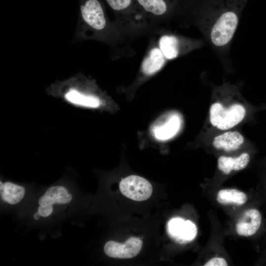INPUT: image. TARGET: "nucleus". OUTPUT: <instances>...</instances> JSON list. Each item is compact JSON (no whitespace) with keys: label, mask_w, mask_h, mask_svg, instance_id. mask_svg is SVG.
<instances>
[{"label":"nucleus","mask_w":266,"mask_h":266,"mask_svg":"<svg viewBox=\"0 0 266 266\" xmlns=\"http://www.w3.org/2000/svg\"><path fill=\"white\" fill-rule=\"evenodd\" d=\"M81 19L90 29L101 32L107 26L102 7L98 0H85L80 7Z\"/></svg>","instance_id":"4"},{"label":"nucleus","mask_w":266,"mask_h":266,"mask_svg":"<svg viewBox=\"0 0 266 266\" xmlns=\"http://www.w3.org/2000/svg\"><path fill=\"white\" fill-rule=\"evenodd\" d=\"M262 222L260 212L256 209L246 210L236 225L237 233L242 236L254 235L259 229Z\"/></svg>","instance_id":"8"},{"label":"nucleus","mask_w":266,"mask_h":266,"mask_svg":"<svg viewBox=\"0 0 266 266\" xmlns=\"http://www.w3.org/2000/svg\"><path fill=\"white\" fill-rule=\"evenodd\" d=\"M71 199V195L65 187L61 186H52L40 198L38 203L40 205L65 204L69 202Z\"/></svg>","instance_id":"12"},{"label":"nucleus","mask_w":266,"mask_h":266,"mask_svg":"<svg viewBox=\"0 0 266 266\" xmlns=\"http://www.w3.org/2000/svg\"><path fill=\"white\" fill-rule=\"evenodd\" d=\"M244 137L238 131H228L216 136L212 142L217 149L231 152L238 149L244 143Z\"/></svg>","instance_id":"10"},{"label":"nucleus","mask_w":266,"mask_h":266,"mask_svg":"<svg viewBox=\"0 0 266 266\" xmlns=\"http://www.w3.org/2000/svg\"><path fill=\"white\" fill-rule=\"evenodd\" d=\"M204 266H227V263L222 258L215 257L209 260L204 265Z\"/></svg>","instance_id":"18"},{"label":"nucleus","mask_w":266,"mask_h":266,"mask_svg":"<svg viewBox=\"0 0 266 266\" xmlns=\"http://www.w3.org/2000/svg\"><path fill=\"white\" fill-rule=\"evenodd\" d=\"M250 156L248 153H242L236 158L222 156L218 159V168L225 174H229L233 170L238 171L244 169L248 165Z\"/></svg>","instance_id":"13"},{"label":"nucleus","mask_w":266,"mask_h":266,"mask_svg":"<svg viewBox=\"0 0 266 266\" xmlns=\"http://www.w3.org/2000/svg\"><path fill=\"white\" fill-rule=\"evenodd\" d=\"M64 97L71 104L83 107L97 108L101 104L98 97L82 91L75 85L66 89L64 92Z\"/></svg>","instance_id":"9"},{"label":"nucleus","mask_w":266,"mask_h":266,"mask_svg":"<svg viewBox=\"0 0 266 266\" xmlns=\"http://www.w3.org/2000/svg\"><path fill=\"white\" fill-rule=\"evenodd\" d=\"M137 1L146 12L155 16L164 15L167 10L165 0H137Z\"/></svg>","instance_id":"16"},{"label":"nucleus","mask_w":266,"mask_h":266,"mask_svg":"<svg viewBox=\"0 0 266 266\" xmlns=\"http://www.w3.org/2000/svg\"><path fill=\"white\" fill-rule=\"evenodd\" d=\"M53 210L52 205H40L38 208V212L43 217L49 216Z\"/></svg>","instance_id":"19"},{"label":"nucleus","mask_w":266,"mask_h":266,"mask_svg":"<svg viewBox=\"0 0 266 266\" xmlns=\"http://www.w3.org/2000/svg\"><path fill=\"white\" fill-rule=\"evenodd\" d=\"M0 191L1 199L11 204L19 202L23 198L25 192L24 187L10 182L4 183L3 189Z\"/></svg>","instance_id":"14"},{"label":"nucleus","mask_w":266,"mask_h":266,"mask_svg":"<svg viewBox=\"0 0 266 266\" xmlns=\"http://www.w3.org/2000/svg\"><path fill=\"white\" fill-rule=\"evenodd\" d=\"M142 246V241L140 238L132 237L124 243L107 241L104 245V251L106 255L111 258L130 259L139 253Z\"/></svg>","instance_id":"5"},{"label":"nucleus","mask_w":266,"mask_h":266,"mask_svg":"<svg viewBox=\"0 0 266 266\" xmlns=\"http://www.w3.org/2000/svg\"><path fill=\"white\" fill-rule=\"evenodd\" d=\"M246 109L239 103L229 107L221 103H213L209 108V121L211 125L220 130H228L239 124L246 115Z\"/></svg>","instance_id":"1"},{"label":"nucleus","mask_w":266,"mask_h":266,"mask_svg":"<svg viewBox=\"0 0 266 266\" xmlns=\"http://www.w3.org/2000/svg\"><path fill=\"white\" fill-rule=\"evenodd\" d=\"M159 48L166 60H173L203 45L201 40L165 34L159 40Z\"/></svg>","instance_id":"2"},{"label":"nucleus","mask_w":266,"mask_h":266,"mask_svg":"<svg viewBox=\"0 0 266 266\" xmlns=\"http://www.w3.org/2000/svg\"><path fill=\"white\" fill-rule=\"evenodd\" d=\"M40 216H41L38 212L35 213L33 215L34 218L36 220H38L40 218Z\"/></svg>","instance_id":"20"},{"label":"nucleus","mask_w":266,"mask_h":266,"mask_svg":"<svg viewBox=\"0 0 266 266\" xmlns=\"http://www.w3.org/2000/svg\"><path fill=\"white\" fill-rule=\"evenodd\" d=\"M110 7L116 11L127 9L131 4L132 0H106Z\"/></svg>","instance_id":"17"},{"label":"nucleus","mask_w":266,"mask_h":266,"mask_svg":"<svg viewBox=\"0 0 266 266\" xmlns=\"http://www.w3.org/2000/svg\"><path fill=\"white\" fill-rule=\"evenodd\" d=\"M166 58L159 47L151 49L141 64V71L146 75H151L160 70L166 62Z\"/></svg>","instance_id":"11"},{"label":"nucleus","mask_w":266,"mask_h":266,"mask_svg":"<svg viewBox=\"0 0 266 266\" xmlns=\"http://www.w3.org/2000/svg\"><path fill=\"white\" fill-rule=\"evenodd\" d=\"M180 125V118L177 114H167L161 117L153 124L152 133L157 140L165 141L177 133Z\"/></svg>","instance_id":"6"},{"label":"nucleus","mask_w":266,"mask_h":266,"mask_svg":"<svg viewBox=\"0 0 266 266\" xmlns=\"http://www.w3.org/2000/svg\"><path fill=\"white\" fill-rule=\"evenodd\" d=\"M119 189L123 195L135 201L147 200L153 191L150 183L137 175H130L123 179L119 183Z\"/></svg>","instance_id":"3"},{"label":"nucleus","mask_w":266,"mask_h":266,"mask_svg":"<svg viewBox=\"0 0 266 266\" xmlns=\"http://www.w3.org/2000/svg\"><path fill=\"white\" fill-rule=\"evenodd\" d=\"M246 195L236 189H223L218 193L217 200L223 204L230 203L242 205L247 200Z\"/></svg>","instance_id":"15"},{"label":"nucleus","mask_w":266,"mask_h":266,"mask_svg":"<svg viewBox=\"0 0 266 266\" xmlns=\"http://www.w3.org/2000/svg\"><path fill=\"white\" fill-rule=\"evenodd\" d=\"M167 226L170 235L180 242L191 241L197 233V227L193 222L179 217L170 220Z\"/></svg>","instance_id":"7"}]
</instances>
